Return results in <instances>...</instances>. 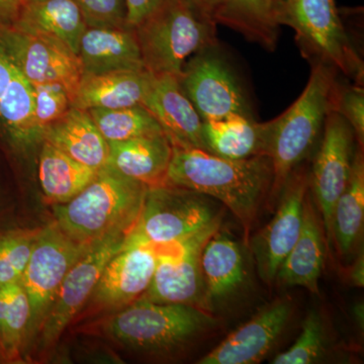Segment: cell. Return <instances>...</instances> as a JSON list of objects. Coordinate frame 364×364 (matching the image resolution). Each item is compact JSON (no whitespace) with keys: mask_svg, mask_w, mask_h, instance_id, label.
Listing matches in <instances>:
<instances>
[{"mask_svg":"<svg viewBox=\"0 0 364 364\" xmlns=\"http://www.w3.org/2000/svg\"><path fill=\"white\" fill-rule=\"evenodd\" d=\"M147 191L142 182L107 166L70 202L52 205L53 217L74 240L97 243L117 232L130 233Z\"/></svg>","mask_w":364,"mask_h":364,"instance_id":"obj_2","label":"cell"},{"mask_svg":"<svg viewBox=\"0 0 364 364\" xmlns=\"http://www.w3.org/2000/svg\"><path fill=\"white\" fill-rule=\"evenodd\" d=\"M107 166L148 188L166 183L172 156V144L165 133L139 136L119 142H109Z\"/></svg>","mask_w":364,"mask_h":364,"instance_id":"obj_20","label":"cell"},{"mask_svg":"<svg viewBox=\"0 0 364 364\" xmlns=\"http://www.w3.org/2000/svg\"><path fill=\"white\" fill-rule=\"evenodd\" d=\"M215 325V318L198 306L139 299L109 316L102 330L131 348L167 352L189 343Z\"/></svg>","mask_w":364,"mask_h":364,"instance_id":"obj_5","label":"cell"},{"mask_svg":"<svg viewBox=\"0 0 364 364\" xmlns=\"http://www.w3.org/2000/svg\"><path fill=\"white\" fill-rule=\"evenodd\" d=\"M291 301L277 299L264 306L246 324L231 333L200 364L260 363L282 336L291 316Z\"/></svg>","mask_w":364,"mask_h":364,"instance_id":"obj_16","label":"cell"},{"mask_svg":"<svg viewBox=\"0 0 364 364\" xmlns=\"http://www.w3.org/2000/svg\"><path fill=\"white\" fill-rule=\"evenodd\" d=\"M327 353L328 344L323 318L317 311H311L304 320L301 334L293 346L279 354L272 363H318L326 358Z\"/></svg>","mask_w":364,"mask_h":364,"instance_id":"obj_33","label":"cell"},{"mask_svg":"<svg viewBox=\"0 0 364 364\" xmlns=\"http://www.w3.org/2000/svg\"><path fill=\"white\" fill-rule=\"evenodd\" d=\"M0 41L31 85L62 86L73 102L83 70L78 55L68 46L16 26L0 28Z\"/></svg>","mask_w":364,"mask_h":364,"instance_id":"obj_11","label":"cell"},{"mask_svg":"<svg viewBox=\"0 0 364 364\" xmlns=\"http://www.w3.org/2000/svg\"><path fill=\"white\" fill-rule=\"evenodd\" d=\"M347 279L350 282L352 286L363 287L364 286V256L361 251L356 259L349 267L347 272Z\"/></svg>","mask_w":364,"mask_h":364,"instance_id":"obj_40","label":"cell"},{"mask_svg":"<svg viewBox=\"0 0 364 364\" xmlns=\"http://www.w3.org/2000/svg\"><path fill=\"white\" fill-rule=\"evenodd\" d=\"M16 26L61 41L77 55L81 37L87 28L85 16L74 0L26 2Z\"/></svg>","mask_w":364,"mask_h":364,"instance_id":"obj_27","label":"cell"},{"mask_svg":"<svg viewBox=\"0 0 364 364\" xmlns=\"http://www.w3.org/2000/svg\"><path fill=\"white\" fill-rule=\"evenodd\" d=\"M144 67L150 73L179 78L188 58L215 46V25L186 0H164L134 28Z\"/></svg>","mask_w":364,"mask_h":364,"instance_id":"obj_4","label":"cell"},{"mask_svg":"<svg viewBox=\"0 0 364 364\" xmlns=\"http://www.w3.org/2000/svg\"><path fill=\"white\" fill-rule=\"evenodd\" d=\"M88 112L107 143L164 133L157 119L142 105Z\"/></svg>","mask_w":364,"mask_h":364,"instance_id":"obj_31","label":"cell"},{"mask_svg":"<svg viewBox=\"0 0 364 364\" xmlns=\"http://www.w3.org/2000/svg\"><path fill=\"white\" fill-rule=\"evenodd\" d=\"M78 57L83 75L145 70L135 30L131 28L87 26Z\"/></svg>","mask_w":364,"mask_h":364,"instance_id":"obj_19","label":"cell"},{"mask_svg":"<svg viewBox=\"0 0 364 364\" xmlns=\"http://www.w3.org/2000/svg\"><path fill=\"white\" fill-rule=\"evenodd\" d=\"M332 112L343 117L355 133L358 145L364 143V90L363 85H337L333 97Z\"/></svg>","mask_w":364,"mask_h":364,"instance_id":"obj_35","label":"cell"},{"mask_svg":"<svg viewBox=\"0 0 364 364\" xmlns=\"http://www.w3.org/2000/svg\"><path fill=\"white\" fill-rule=\"evenodd\" d=\"M41 228L0 233V287L21 284Z\"/></svg>","mask_w":364,"mask_h":364,"instance_id":"obj_32","label":"cell"},{"mask_svg":"<svg viewBox=\"0 0 364 364\" xmlns=\"http://www.w3.org/2000/svg\"><path fill=\"white\" fill-rule=\"evenodd\" d=\"M26 4V2H35V1H40V0H25Z\"/></svg>","mask_w":364,"mask_h":364,"instance_id":"obj_43","label":"cell"},{"mask_svg":"<svg viewBox=\"0 0 364 364\" xmlns=\"http://www.w3.org/2000/svg\"><path fill=\"white\" fill-rule=\"evenodd\" d=\"M220 217L210 196L170 186L148 188L126 242L166 245L198 233Z\"/></svg>","mask_w":364,"mask_h":364,"instance_id":"obj_7","label":"cell"},{"mask_svg":"<svg viewBox=\"0 0 364 364\" xmlns=\"http://www.w3.org/2000/svg\"><path fill=\"white\" fill-rule=\"evenodd\" d=\"M272 121L258 123L254 117L230 116L203 121L205 152L227 159H247L269 154Z\"/></svg>","mask_w":364,"mask_h":364,"instance_id":"obj_21","label":"cell"},{"mask_svg":"<svg viewBox=\"0 0 364 364\" xmlns=\"http://www.w3.org/2000/svg\"><path fill=\"white\" fill-rule=\"evenodd\" d=\"M87 26L129 28L124 0H74Z\"/></svg>","mask_w":364,"mask_h":364,"instance_id":"obj_36","label":"cell"},{"mask_svg":"<svg viewBox=\"0 0 364 364\" xmlns=\"http://www.w3.org/2000/svg\"><path fill=\"white\" fill-rule=\"evenodd\" d=\"M273 179L272 161L267 155L227 159L203 150L172 146L165 186L219 200L240 223L248 240L261 205L272 195Z\"/></svg>","mask_w":364,"mask_h":364,"instance_id":"obj_1","label":"cell"},{"mask_svg":"<svg viewBox=\"0 0 364 364\" xmlns=\"http://www.w3.org/2000/svg\"><path fill=\"white\" fill-rule=\"evenodd\" d=\"M277 2H279V4H280V6H282V4H286V2L287 1V0H277Z\"/></svg>","mask_w":364,"mask_h":364,"instance_id":"obj_42","label":"cell"},{"mask_svg":"<svg viewBox=\"0 0 364 364\" xmlns=\"http://www.w3.org/2000/svg\"><path fill=\"white\" fill-rule=\"evenodd\" d=\"M222 23L273 51L282 25V6L277 0H222L215 16Z\"/></svg>","mask_w":364,"mask_h":364,"instance_id":"obj_25","label":"cell"},{"mask_svg":"<svg viewBox=\"0 0 364 364\" xmlns=\"http://www.w3.org/2000/svg\"><path fill=\"white\" fill-rule=\"evenodd\" d=\"M309 189V172L299 165L280 189L279 207L272 221L248 239L258 274L268 286L274 284L282 261L298 240Z\"/></svg>","mask_w":364,"mask_h":364,"instance_id":"obj_14","label":"cell"},{"mask_svg":"<svg viewBox=\"0 0 364 364\" xmlns=\"http://www.w3.org/2000/svg\"><path fill=\"white\" fill-rule=\"evenodd\" d=\"M129 232L109 235L93 244L67 273L37 335L42 348L54 346L87 303L109 261L123 248Z\"/></svg>","mask_w":364,"mask_h":364,"instance_id":"obj_13","label":"cell"},{"mask_svg":"<svg viewBox=\"0 0 364 364\" xmlns=\"http://www.w3.org/2000/svg\"><path fill=\"white\" fill-rule=\"evenodd\" d=\"M151 78L149 71H117L83 75L72 107L116 109L142 105Z\"/></svg>","mask_w":364,"mask_h":364,"instance_id":"obj_24","label":"cell"},{"mask_svg":"<svg viewBox=\"0 0 364 364\" xmlns=\"http://www.w3.org/2000/svg\"><path fill=\"white\" fill-rule=\"evenodd\" d=\"M41 140L91 168L104 169L109 163V143L85 109L72 107L65 116L42 132Z\"/></svg>","mask_w":364,"mask_h":364,"instance_id":"obj_22","label":"cell"},{"mask_svg":"<svg viewBox=\"0 0 364 364\" xmlns=\"http://www.w3.org/2000/svg\"><path fill=\"white\" fill-rule=\"evenodd\" d=\"M186 1L205 21L217 26L215 16L221 6L222 0H186Z\"/></svg>","mask_w":364,"mask_h":364,"instance_id":"obj_39","label":"cell"},{"mask_svg":"<svg viewBox=\"0 0 364 364\" xmlns=\"http://www.w3.org/2000/svg\"><path fill=\"white\" fill-rule=\"evenodd\" d=\"M32 86L36 124L42 135V132L46 128L65 116L72 107V102L68 93L62 86L57 85Z\"/></svg>","mask_w":364,"mask_h":364,"instance_id":"obj_34","label":"cell"},{"mask_svg":"<svg viewBox=\"0 0 364 364\" xmlns=\"http://www.w3.org/2000/svg\"><path fill=\"white\" fill-rule=\"evenodd\" d=\"M127 6V25L134 28L156 11L164 0H124Z\"/></svg>","mask_w":364,"mask_h":364,"instance_id":"obj_37","label":"cell"},{"mask_svg":"<svg viewBox=\"0 0 364 364\" xmlns=\"http://www.w3.org/2000/svg\"><path fill=\"white\" fill-rule=\"evenodd\" d=\"M354 318L361 328L363 327V305H358L353 309Z\"/></svg>","mask_w":364,"mask_h":364,"instance_id":"obj_41","label":"cell"},{"mask_svg":"<svg viewBox=\"0 0 364 364\" xmlns=\"http://www.w3.org/2000/svg\"><path fill=\"white\" fill-rule=\"evenodd\" d=\"M326 247L324 225L309 189L298 240L282 261L275 282L282 286L301 287L311 293L318 294V279L324 267Z\"/></svg>","mask_w":364,"mask_h":364,"instance_id":"obj_18","label":"cell"},{"mask_svg":"<svg viewBox=\"0 0 364 364\" xmlns=\"http://www.w3.org/2000/svg\"><path fill=\"white\" fill-rule=\"evenodd\" d=\"M30 301L21 284L0 287V356L21 360L30 327Z\"/></svg>","mask_w":364,"mask_h":364,"instance_id":"obj_30","label":"cell"},{"mask_svg":"<svg viewBox=\"0 0 364 364\" xmlns=\"http://www.w3.org/2000/svg\"><path fill=\"white\" fill-rule=\"evenodd\" d=\"M336 69L314 62L308 85L284 114L272 119L269 154L274 179L270 198H277L287 177L305 161L332 112Z\"/></svg>","mask_w":364,"mask_h":364,"instance_id":"obj_3","label":"cell"},{"mask_svg":"<svg viewBox=\"0 0 364 364\" xmlns=\"http://www.w3.org/2000/svg\"><path fill=\"white\" fill-rule=\"evenodd\" d=\"M142 105L157 119L172 146L205 151L203 119L184 95L177 76L151 73Z\"/></svg>","mask_w":364,"mask_h":364,"instance_id":"obj_17","label":"cell"},{"mask_svg":"<svg viewBox=\"0 0 364 364\" xmlns=\"http://www.w3.org/2000/svg\"><path fill=\"white\" fill-rule=\"evenodd\" d=\"M203 310L229 298L245 279V262L240 244L231 237L215 232L202 254Z\"/></svg>","mask_w":364,"mask_h":364,"instance_id":"obj_23","label":"cell"},{"mask_svg":"<svg viewBox=\"0 0 364 364\" xmlns=\"http://www.w3.org/2000/svg\"><path fill=\"white\" fill-rule=\"evenodd\" d=\"M25 4V0H0V28L16 26Z\"/></svg>","mask_w":364,"mask_h":364,"instance_id":"obj_38","label":"cell"},{"mask_svg":"<svg viewBox=\"0 0 364 364\" xmlns=\"http://www.w3.org/2000/svg\"><path fill=\"white\" fill-rule=\"evenodd\" d=\"M208 48L183 66L179 83L203 121L230 116L254 117L240 81L227 60Z\"/></svg>","mask_w":364,"mask_h":364,"instance_id":"obj_10","label":"cell"},{"mask_svg":"<svg viewBox=\"0 0 364 364\" xmlns=\"http://www.w3.org/2000/svg\"><path fill=\"white\" fill-rule=\"evenodd\" d=\"M0 138L18 151L42 142L33 112V86L18 67L9 92L0 105Z\"/></svg>","mask_w":364,"mask_h":364,"instance_id":"obj_29","label":"cell"},{"mask_svg":"<svg viewBox=\"0 0 364 364\" xmlns=\"http://www.w3.org/2000/svg\"><path fill=\"white\" fill-rule=\"evenodd\" d=\"M221 227L220 217L183 240L156 246L154 275L140 299L152 303L195 306L203 310V250Z\"/></svg>","mask_w":364,"mask_h":364,"instance_id":"obj_9","label":"cell"},{"mask_svg":"<svg viewBox=\"0 0 364 364\" xmlns=\"http://www.w3.org/2000/svg\"><path fill=\"white\" fill-rule=\"evenodd\" d=\"M363 148L358 145L350 177L334 205L332 243L342 257L350 256L363 238L364 223Z\"/></svg>","mask_w":364,"mask_h":364,"instance_id":"obj_28","label":"cell"},{"mask_svg":"<svg viewBox=\"0 0 364 364\" xmlns=\"http://www.w3.org/2000/svg\"><path fill=\"white\" fill-rule=\"evenodd\" d=\"M282 25L296 32L306 57L363 85V59L345 32L335 0H287L282 6Z\"/></svg>","mask_w":364,"mask_h":364,"instance_id":"obj_6","label":"cell"},{"mask_svg":"<svg viewBox=\"0 0 364 364\" xmlns=\"http://www.w3.org/2000/svg\"><path fill=\"white\" fill-rule=\"evenodd\" d=\"M157 247L128 243L107 263L90 299L102 310H121L145 294L157 263Z\"/></svg>","mask_w":364,"mask_h":364,"instance_id":"obj_15","label":"cell"},{"mask_svg":"<svg viewBox=\"0 0 364 364\" xmlns=\"http://www.w3.org/2000/svg\"><path fill=\"white\" fill-rule=\"evenodd\" d=\"M355 133L338 112L326 117L323 136L309 173L310 191L322 218L327 247H332V215L346 188L355 155Z\"/></svg>","mask_w":364,"mask_h":364,"instance_id":"obj_12","label":"cell"},{"mask_svg":"<svg viewBox=\"0 0 364 364\" xmlns=\"http://www.w3.org/2000/svg\"><path fill=\"white\" fill-rule=\"evenodd\" d=\"M93 244L74 240L54 220L41 228L21 282L30 301L28 333L39 331L67 273Z\"/></svg>","mask_w":364,"mask_h":364,"instance_id":"obj_8","label":"cell"},{"mask_svg":"<svg viewBox=\"0 0 364 364\" xmlns=\"http://www.w3.org/2000/svg\"><path fill=\"white\" fill-rule=\"evenodd\" d=\"M98 171L42 141L39 181L47 205L52 207L70 202L97 177Z\"/></svg>","mask_w":364,"mask_h":364,"instance_id":"obj_26","label":"cell"}]
</instances>
